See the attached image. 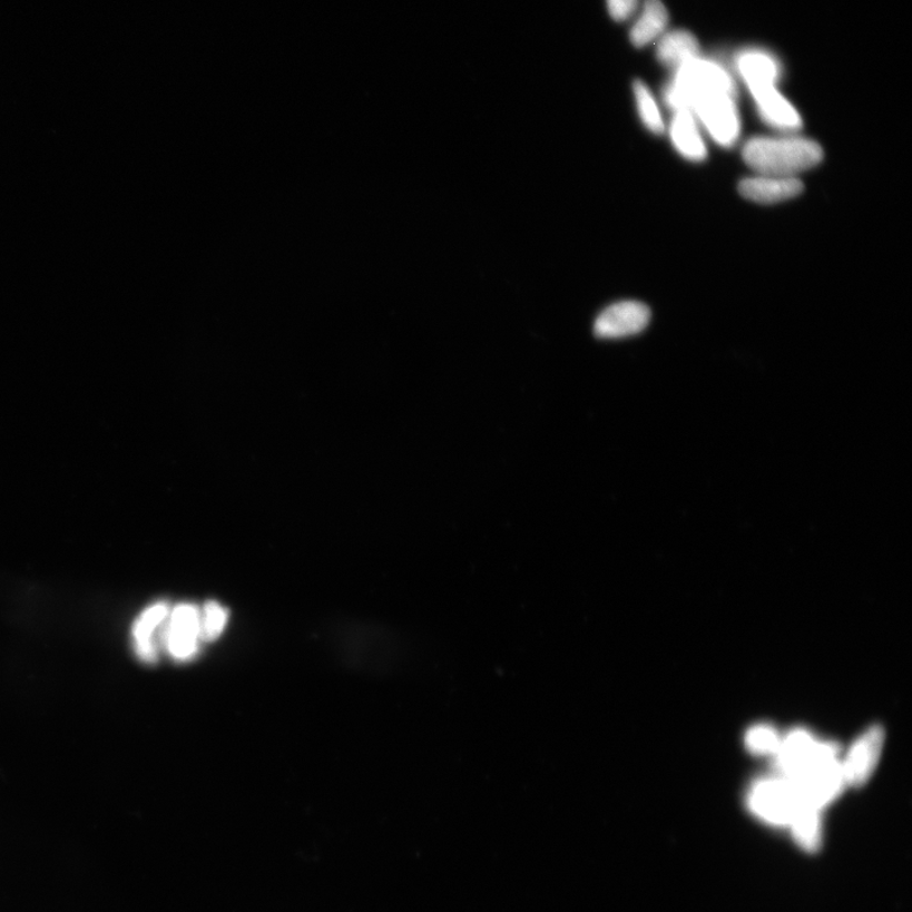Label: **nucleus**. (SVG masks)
I'll return each mask as SVG.
<instances>
[{"label": "nucleus", "mask_w": 912, "mask_h": 912, "mask_svg": "<svg viewBox=\"0 0 912 912\" xmlns=\"http://www.w3.org/2000/svg\"><path fill=\"white\" fill-rule=\"evenodd\" d=\"M823 149L798 136L755 137L745 144L743 158L749 168L768 175L796 177L823 160Z\"/></svg>", "instance_id": "nucleus-1"}, {"label": "nucleus", "mask_w": 912, "mask_h": 912, "mask_svg": "<svg viewBox=\"0 0 912 912\" xmlns=\"http://www.w3.org/2000/svg\"><path fill=\"white\" fill-rule=\"evenodd\" d=\"M712 94L735 95L734 80L717 62L696 58L676 69L674 81L665 91L667 105L677 110H693L695 101Z\"/></svg>", "instance_id": "nucleus-2"}, {"label": "nucleus", "mask_w": 912, "mask_h": 912, "mask_svg": "<svg viewBox=\"0 0 912 912\" xmlns=\"http://www.w3.org/2000/svg\"><path fill=\"white\" fill-rule=\"evenodd\" d=\"M787 779L796 791L798 804L822 810L841 794L845 785L837 749L822 755L796 776Z\"/></svg>", "instance_id": "nucleus-3"}, {"label": "nucleus", "mask_w": 912, "mask_h": 912, "mask_svg": "<svg viewBox=\"0 0 912 912\" xmlns=\"http://www.w3.org/2000/svg\"><path fill=\"white\" fill-rule=\"evenodd\" d=\"M748 801L755 815L775 825H790L798 807L796 791L785 777L755 783Z\"/></svg>", "instance_id": "nucleus-4"}, {"label": "nucleus", "mask_w": 912, "mask_h": 912, "mask_svg": "<svg viewBox=\"0 0 912 912\" xmlns=\"http://www.w3.org/2000/svg\"><path fill=\"white\" fill-rule=\"evenodd\" d=\"M717 144L733 146L741 134V118L734 96L712 94L699 97L690 110Z\"/></svg>", "instance_id": "nucleus-5"}, {"label": "nucleus", "mask_w": 912, "mask_h": 912, "mask_svg": "<svg viewBox=\"0 0 912 912\" xmlns=\"http://www.w3.org/2000/svg\"><path fill=\"white\" fill-rule=\"evenodd\" d=\"M200 639V608L192 604L175 606L164 625L161 644L171 658L187 661L196 657Z\"/></svg>", "instance_id": "nucleus-6"}, {"label": "nucleus", "mask_w": 912, "mask_h": 912, "mask_svg": "<svg viewBox=\"0 0 912 912\" xmlns=\"http://www.w3.org/2000/svg\"><path fill=\"white\" fill-rule=\"evenodd\" d=\"M650 321L644 303L625 301L607 307L595 322V334L602 339H621L640 334Z\"/></svg>", "instance_id": "nucleus-7"}, {"label": "nucleus", "mask_w": 912, "mask_h": 912, "mask_svg": "<svg viewBox=\"0 0 912 912\" xmlns=\"http://www.w3.org/2000/svg\"><path fill=\"white\" fill-rule=\"evenodd\" d=\"M884 743L882 727L873 726L856 741L845 761L842 771L845 783L851 786H862L876 769Z\"/></svg>", "instance_id": "nucleus-8"}, {"label": "nucleus", "mask_w": 912, "mask_h": 912, "mask_svg": "<svg viewBox=\"0 0 912 912\" xmlns=\"http://www.w3.org/2000/svg\"><path fill=\"white\" fill-rule=\"evenodd\" d=\"M836 749L834 744L818 743L804 730L792 732L781 741L776 753L783 777L791 778L822 755Z\"/></svg>", "instance_id": "nucleus-9"}, {"label": "nucleus", "mask_w": 912, "mask_h": 912, "mask_svg": "<svg viewBox=\"0 0 912 912\" xmlns=\"http://www.w3.org/2000/svg\"><path fill=\"white\" fill-rule=\"evenodd\" d=\"M170 607L156 602L137 617L133 628L134 648L138 659L153 665L159 658V638L168 620Z\"/></svg>", "instance_id": "nucleus-10"}, {"label": "nucleus", "mask_w": 912, "mask_h": 912, "mask_svg": "<svg viewBox=\"0 0 912 912\" xmlns=\"http://www.w3.org/2000/svg\"><path fill=\"white\" fill-rule=\"evenodd\" d=\"M751 94L763 121L771 127L786 134L798 131L803 127V119L796 108L779 94L776 86L755 89Z\"/></svg>", "instance_id": "nucleus-11"}, {"label": "nucleus", "mask_w": 912, "mask_h": 912, "mask_svg": "<svg viewBox=\"0 0 912 912\" xmlns=\"http://www.w3.org/2000/svg\"><path fill=\"white\" fill-rule=\"evenodd\" d=\"M803 189V182L797 177H781V175L768 174L746 178L739 186L743 197L763 203V205H772V203L795 198Z\"/></svg>", "instance_id": "nucleus-12"}, {"label": "nucleus", "mask_w": 912, "mask_h": 912, "mask_svg": "<svg viewBox=\"0 0 912 912\" xmlns=\"http://www.w3.org/2000/svg\"><path fill=\"white\" fill-rule=\"evenodd\" d=\"M670 138L677 151L693 161H703L707 149L697 118L689 110H677L670 124Z\"/></svg>", "instance_id": "nucleus-13"}, {"label": "nucleus", "mask_w": 912, "mask_h": 912, "mask_svg": "<svg viewBox=\"0 0 912 912\" xmlns=\"http://www.w3.org/2000/svg\"><path fill=\"white\" fill-rule=\"evenodd\" d=\"M736 66L749 90L776 86L779 66L771 53L751 50L739 55Z\"/></svg>", "instance_id": "nucleus-14"}, {"label": "nucleus", "mask_w": 912, "mask_h": 912, "mask_svg": "<svg viewBox=\"0 0 912 912\" xmlns=\"http://www.w3.org/2000/svg\"><path fill=\"white\" fill-rule=\"evenodd\" d=\"M668 24V12L661 0H645L643 13L632 26L631 42L637 48H644L665 32Z\"/></svg>", "instance_id": "nucleus-15"}, {"label": "nucleus", "mask_w": 912, "mask_h": 912, "mask_svg": "<svg viewBox=\"0 0 912 912\" xmlns=\"http://www.w3.org/2000/svg\"><path fill=\"white\" fill-rule=\"evenodd\" d=\"M657 55L667 67L678 69L699 57V45L693 33L674 31L661 37Z\"/></svg>", "instance_id": "nucleus-16"}, {"label": "nucleus", "mask_w": 912, "mask_h": 912, "mask_svg": "<svg viewBox=\"0 0 912 912\" xmlns=\"http://www.w3.org/2000/svg\"><path fill=\"white\" fill-rule=\"evenodd\" d=\"M790 826L796 841L807 851H815L822 836V822H820V810L805 804H798Z\"/></svg>", "instance_id": "nucleus-17"}, {"label": "nucleus", "mask_w": 912, "mask_h": 912, "mask_svg": "<svg viewBox=\"0 0 912 912\" xmlns=\"http://www.w3.org/2000/svg\"><path fill=\"white\" fill-rule=\"evenodd\" d=\"M634 96L635 100H637L639 116L644 126L656 135L665 133V121H663L657 100L643 81L637 80L634 82Z\"/></svg>", "instance_id": "nucleus-18"}, {"label": "nucleus", "mask_w": 912, "mask_h": 912, "mask_svg": "<svg viewBox=\"0 0 912 912\" xmlns=\"http://www.w3.org/2000/svg\"><path fill=\"white\" fill-rule=\"evenodd\" d=\"M228 621V612L216 601H208L200 610V639L215 641L223 635Z\"/></svg>", "instance_id": "nucleus-19"}, {"label": "nucleus", "mask_w": 912, "mask_h": 912, "mask_svg": "<svg viewBox=\"0 0 912 912\" xmlns=\"http://www.w3.org/2000/svg\"><path fill=\"white\" fill-rule=\"evenodd\" d=\"M779 734L768 725H758L745 736L746 748L758 755L776 754L781 744Z\"/></svg>", "instance_id": "nucleus-20"}, {"label": "nucleus", "mask_w": 912, "mask_h": 912, "mask_svg": "<svg viewBox=\"0 0 912 912\" xmlns=\"http://www.w3.org/2000/svg\"><path fill=\"white\" fill-rule=\"evenodd\" d=\"M607 7L614 20L621 22L637 11L638 0H607Z\"/></svg>", "instance_id": "nucleus-21"}]
</instances>
